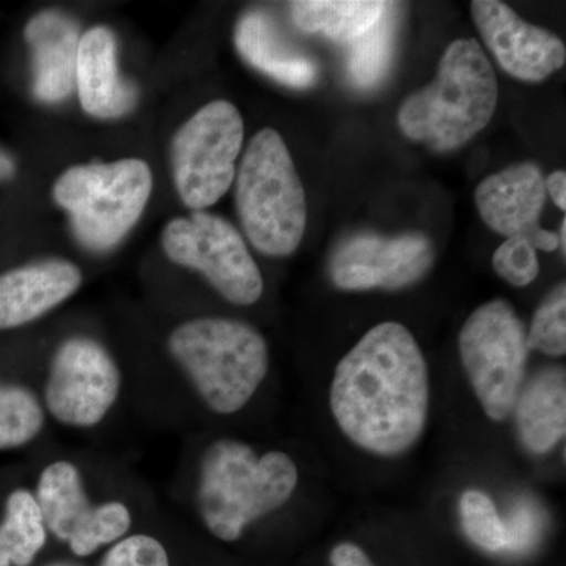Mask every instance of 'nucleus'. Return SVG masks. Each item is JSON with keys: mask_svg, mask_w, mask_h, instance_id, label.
I'll use <instances>...</instances> for the list:
<instances>
[{"mask_svg": "<svg viewBox=\"0 0 566 566\" xmlns=\"http://www.w3.org/2000/svg\"><path fill=\"white\" fill-rule=\"evenodd\" d=\"M76 85L82 107L92 117L120 118L136 106L137 88L120 76L117 40L111 29L98 25L81 36Z\"/></svg>", "mask_w": 566, "mask_h": 566, "instance_id": "16", "label": "nucleus"}, {"mask_svg": "<svg viewBox=\"0 0 566 566\" xmlns=\"http://www.w3.org/2000/svg\"><path fill=\"white\" fill-rule=\"evenodd\" d=\"M41 566H84L77 562L55 560ZM98 566H170L169 553L156 536L129 534L107 547Z\"/></svg>", "mask_w": 566, "mask_h": 566, "instance_id": "26", "label": "nucleus"}, {"mask_svg": "<svg viewBox=\"0 0 566 566\" xmlns=\"http://www.w3.org/2000/svg\"><path fill=\"white\" fill-rule=\"evenodd\" d=\"M545 175L534 163H520L490 175L475 191L483 222L505 238H524L534 249H558L557 233L539 226L546 202Z\"/></svg>", "mask_w": 566, "mask_h": 566, "instance_id": "14", "label": "nucleus"}, {"mask_svg": "<svg viewBox=\"0 0 566 566\" xmlns=\"http://www.w3.org/2000/svg\"><path fill=\"white\" fill-rule=\"evenodd\" d=\"M331 411L354 446L378 457L403 455L422 438L430 375L408 327L379 323L334 371Z\"/></svg>", "mask_w": 566, "mask_h": 566, "instance_id": "1", "label": "nucleus"}, {"mask_svg": "<svg viewBox=\"0 0 566 566\" xmlns=\"http://www.w3.org/2000/svg\"><path fill=\"white\" fill-rule=\"evenodd\" d=\"M461 364L488 419L512 415L526 375L527 331L505 300L480 305L458 337Z\"/></svg>", "mask_w": 566, "mask_h": 566, "instance_id": "7", "label": "nucleus"}, {"mask_svg": "<svg viewBox=\"0 0 566 566\" xmlns=\"http://www.w3.org/2000/svg\"><path fill=\"white\" fill-rule=\"evenodd\" d=\"M48 534L69 547L77 558H87L120 542L132 532L133 510L126 502H95L80 465L55 460L41 469L33 488Z\"/></svg>", "mask_w": 566, "mask_h": 566, "instance_id": "9", "label": "nucleus"}, {"mask_svg": "<svg viewBox=\"0 0 566 566\" xmlns=\"http://www.w3.org/2000/svg\"><path fill=\"white\" fill-rule=\"evenodd\" d=\"M82 285V273L66 260H43L0 274V331L18 329L50 314Z\"/></svg>", "mask_w": 566, "mask_h": 566, "instance_id": "15", "label": "nucleus"}, {"mask_svg": "<svg viewBox=\"0 0 566 566\" xmlns=\"http://www.w3.org/2000/svg\"><path fill=\"white\" fill-rule=\"evenodd\" d=\"M517 439L527 452L546 455L566 433L565 368L551 367L523 386L515 408Z\"/></svg>", "mask_w": 566, "mask_h": 566, "instance_id": "19", "label": "nucleus"}, {"mask_svg": "<svg viewBox=\"0 0 566 566\" xmlns=\"http://www.w3.org/2000/svg\"><path fill=\"white\" fill-rule=\"evenodd\" d=\"M234 44L253 69L279 84L307 88L315 84L318 70L303 51L294 48L263 11H249L234 29Z\"/></svg>", "mask_w": 566, "mask_h": 566, "instance_id": "18", "label": "nucleus"}, {"mask_svg": "<svg viewBox=\"0 0 566 566\" xmlns=\"http://www.w3.org/2000/svg\"><path fill=\"white\" fill-rule=\"evenodd\" d=\"M497 99L494 69L479 41L457 40L442 55L433 82L401 104L398 126L436 151L457 150L486 128Z\"/></svg>", "mask_w": 566, "mask_h": 566, "instance_id": "4", "label": "nucleus"}, {"mask_svg": "<svg viewBox=\"0 0 566 566\" xmlns=\"http://www.w3.org/2000/svg\"><path fill=\"white\" fill-rule=\"evenodd\" d=\"M461 526L465 536L488 553L509 549L505 521L495 509L493 499L479 490L465 491L460 499Z\"/></svg>", "mask_w": 566, "mask_h": 566, "instance_id": "24", "label": "nucleus"}, {"mask_svg": "<svg viewBox=\"0 0 566 566\" xmlns=\"http://www.w3.org/2000/svg\"><path fill=\"white\" fill-rule=\"evenodd\" d=\"M123 378L109 349L87 335H74L55 348L44 379V411L73 430L98 427L122 395Z\"/></svg>", "mask_w": 566, "mask_h": 566, "instance_id": "10", "label": "nucleus"}, {"mask_svg": "<svg viewBox=\"0 0 566 566\" xmlns=\"http://www.w3.org/2000/svg\"><path fill=\"white\" fill-rule=\"evenodd\" d=\"M558 248H562V252L566 251V219H562L560 232L557 233Z\"/></svg>", "mask_w": 566, "mask_h": 566, "instance_id": "32", "label": "nucleus"}, {"mask_svg": "<svg viewBox=\"0 0 566 566\" xmlns=\"http://www.w3.org/2000/svg\"><path fill=\"white\" fill-rule=\"evenodd\" d=\"M493 266L499 277L513 286H527L538 275L539 263L534 245L524 238H506L493 255Z\"/></svg>", "mask_w": 566, "mask_h": 566, "instance_id": "27", "label": "nucleus"}, {"mask_svg": "<svg viewBox=\"0 0 566 566\" xmlns=\"http://www.w3.org/2000/svg\"><path fill=\"white\" fill-rule=\"evenodd\" d=\"M32 50L33 93L43 103H59L76 84V59L80 28L55 10L35 14L24 29Z\"/></svg>", "mask_w": 566, "mask_h": 566, "instance_id": "17", "label": "nucleus"}, {"mask_svg": "<svg viewBox=\"0 0 566 566\" xmlns=\"http://www.w3.org/2000/svg\"><path fill=\"white\" fill-rule=\"evenodd\" d=\"M546 193H549L553 202L560 208L562 211L566 210V174L564 170H556L545 178Z\"/></svg>", "mask_w": 566, "mask_h": 566, "instance_id": "30", "label": "nucleus"}, {"mask_svg": "<svg viewBox=\"0 0 566 566\" xmlns=\"http://www.w3.org/2000/svg\"><path fill=\"white\" fill-rule=\"evenodd\" d=\"M48 538L33 491H10L0 517V566H31L46 547Z\"/></svg>", "mask_w": 566, "mask_h": 566, "instance_id": "21", "label": "nucleus"}, {"mask_svg": "<svg viewBox=\"0 0 566 566\" xmlns=\"http://www.w3.org/2000/svg\"><path fill=\"white\" fill-rule=\"evenodd\" d=\"M387 7L389 2L371 0H297L292 17L301 31L352 43L374 28Z\"/></svg>", "mask_w": 566, "mask_h": 566, "instance_id": "20", "label": "nucleus"}, {"mask_svg": "<svg viewBox=\"0 0 566 566\" xmlns=\"http://www.w3.org/2000/svg\"><path fill=\"white\" fill-rule=\"evenodd\" d=\"M527 348L560 357L566 353V286L558 283L536 308L527 333Z\"/></svg>", "mask_w": 566, "mask_h": 566, "instance_id": "25", "label": "nucleus"}, {"mask_svg": "<svg viewBox=\"0 0 566 566\" xmlns=\"http://www.w3.org/2000/svg\"><path fill=\"white\" fill-rule=\"evenodd\" d=\"M244 122L229 102H212L196 112L172 140L178 196L192 211H205L226 196L237 177Z\"/></svg>", "mask_w": 566, "mask_h": 566, "instance_id": "8", "label": "nucleus"}, {"mask_svg": "<svg viewBox=\"0 0 566 566\" xmlns=\"http://www.w3.org/2000/svg\"><path fill=\"white\" fill-rule=\"evenodd\" d=\"M167 349L193 394L210 411L233 416L251 403L270 370V348L251 324L193 318L178 324Z\"/></svg>", "mask_w": 566, "mask_h": 566, "instance_id": "3", "label": "nucleus"}, {"mask_svg": "<svg viewBox=\"0 0 566 566\" xmlns=\"http://www.w3.org/2000/svg\"><path fill=\"white\" fill-rule=\"evenodd\" d=\"M433 260V244L422 233H364L349 238L335 251L329 273L335 285L348 292L401 290L419 282Z\"/></svg>", "mask_w": 566, "mask_h": 566, "instance_id": "12", "label": "nucleus"}, {"mask_svg": "<svg viewBox=\"0 0 566 566\" xmlns=\"http://www.w3.org/2000/svg\"><path fill=\"white\" fill-rule=\"evenodd\" d=\"M237 207L256 251L292 255L307 227V200L285 140L264 128L249 142L237 174Z\"/></svg>", "mask_w": 566, "mask_h": 566, "instance_id": "5", "label": "nucleus"}, {"mask_svg": "<svg viewBox=\"0 0 566 566\" xmlns=\"http://www.w3.org/2000/svg\"><path fill=\"white\" fill-rule=\"evenodd\" d=\"M14 172H17V166L13 159L6 151L0 150V181L10 180Z\"/></svg>", "mask_w": 566, "mask_h": 566, "instance_id": "31", "label": "nucleus"}, {"mask_svg": "<svg viewBox=\"0 0 566 566\" xmlns=\"http://www.w3.org/2000/svg\"><path fill=\"white\" fill-rule=\"evenodd\" d=\"M472 18L499 65L513 77L542 82L565 65L564 41L556 33L536 28L497 0H475Z\"/></svg>", "mask_w": 566, "mask_h": 566, "instance_id": "13", "label": "nucleus"}, {"mask_svg": "<svg viewBox=\"0 0 566 566\" xmlns=\"http://www.w3.org/2000/svg\"><path fill=\"white\" fill-rule=\"evenodd\" d=\"M297 482V465L285 452L259 455L240 439H216L197 468V515L214 538L238 542L245 528L282 509Z\"/></svg>", "mask_w": 566, "mask_h": 566, "instance_id": "2", "label": "nucleus"}, {"mask_svg": "<svg viewBox=\"0 0 566 566\" xmlns=\"http://www.w3.org/2000/svg\"><path fill=\"white\" fill-rule=\"evenodd\" d=\"M153 191L150 166L142 159L70 167L52 196L69 212L74 234L92 251L120 243L139 221Z\"/></svg>", "mask_w": 566, "mask_h": 566, "instance_id": "6", "label": "nucleus"}, {"mask_svg": "<svg viewBox=\"0 0 566 566\" xmlns=\"http://www.w3.org/2000/svg\"><path fill=\"white\" fill-rule=\"evenodd\" d=\"M394 3L374 28L352 41L348 52V76L356 87L370 88L385 76L394 48Z\"/></svg>", "mask_w": 566, "mask_h": 566, "instance_id": "23", "label": "nucleus"}, {"mask_svg": "<svg viewBox=\"0 0 566 566\" xmlns=\"http://www.w3.org/2000/svg\"><path fill=\"white\" fill-rule=\"evenodd\" d=\"M333 566H375L370 558L364 553L363 547L353 543H340L331 553Z\"/></svg>", "mask_w": 566, "mask_h": 566, "instance_id": "29", "label": "nucleus"}, {"mask_svg": "<svg viewBox=\"0 0 566 566\" xmlns=\"http://www.w3.org/2000/svg\"><path fill=\"white\" fill-rule=\"evenodd\" d=\"M46 422L43 401L32 387L0 379V452L31 446Z\"/></svg>", "mask_w": 566, "mask_h": 566, "instance_id": "22", "label": "nucleus"}, {"mask_svg": "<svg viewBox=\"0 0 566 566\" xmlns=\"http://www.w3.org/2000/svg\"><path fill=\"white\" fill-rule=\"evenodd\" d=\"M163 249L170 262L197 271L223 300L252 305L264 283L243 237L218 214L193 211L164 227Z\"/></svg>", "mask_w": 566, "mask_h": 566, "instance_id": "11", "label": "nucleus"}, {"mask_svg": "<svg viewBox=\"0 0 566 566\" xmlns=\"http://www.w3.org/2000/svg\"><path fill=\"white\" fill-rule=\"evenodd\" d=\"M510 547H521L531 542L536 528V513L531 506L521 504L513 513L512 521L505 523Z\"/></svg>", "mask_w": 566, "mask_h": 566, "instance_id": "28", "label": "nucleus"}]
</instances>
